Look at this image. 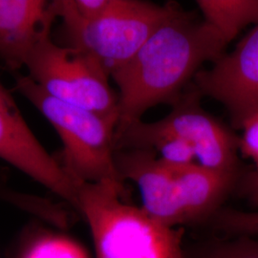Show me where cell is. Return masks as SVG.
Returning <instances> with one entry per match:
<instances>
[{
    "label": "cell",
    "mask_w": 258,
    "mask_h": 258,
    "mask_svg": "<svg viewBox=\"0 0 258 258\" xmlns=\"http://www.w3.org/2000/svg\"><path fill=\"white\" fill-rule=\"evenodd\" d=\"M196 90L222 103L234 127L258 111V25L211 68L194 78Z\"/></svg>",
    "instance_id": "obj_7"
},
{
    "label": "cell",
    "mask_w": 258,
    "mask_h": 258,
    "mask_svg": "<svg viewBox=\"0 0 258 258\" xmlns=\"http://www.w3.org/2000/svg\"><path fill=\"white\" fill-rule=\"evenodd\" d=\"M25 67L28 77L51 97L119 122L118 93L92 56L50 37L35 49Z\"/></svg>",
    "instance_id": "obj_5"
},
{
    "label": "cell",
    "mask_w": 258,
    "mask_h": 258,
    "mask_svg": "<svg viewBox=\"0 0 258 258\" xmlns=\"http://www.w3.org/2000/svg\"><path fill=\"white\" fill-rule=\"evenodd\" d=\"M199 97L197 90L181 96L171 112L157 121L191 148L196 164L236 174L239 137L202 108Z\"/></svg>",
    "instance_id": "obj_8"
},
{
    "label": "cell",
    "mask_w": 258,
    "mask_h": 258,
    "mask_svg": "<svg viewBox=\"0 0 258 258\" xmlns=\"http://www.w3.org/2000/svg\"><path fill=\"white\" fill-rule=\"evenodd\" d=\"M243 189L253 203L258 204V170L249 172L246 176L243 184Z\"/></svg>",
    "instance_id": "obj_18"
},
{
    "label": "cell",
    "mask_w": 258,
    "mask_h": 258,
    "mask_svg": "<svg viewBox=\"0 0 258 258\" xmlns=\"http://www.w3.org/2000/svg\"><path fill=\"white\" fill-rule=\"evenodd\" d=\"M169 166L175 178L187 221L199 219L213 212L228 194L236 177L234 173L212 170L196 163Z\"/></svg>",
    "instance_id": "obj_11"
},
{
    "label": "cell",
    "mask_w": 258,
    "mask_h": 258,
    "mask_svg": "<svg viewBox=\"0 0 258 258\" xmlns=\"http://www.w3.org/2000/svg\"><path fill=\"white\" fill-rule=\"evenodd\" d=\"M239 128L243 131L239 137V150L254 163L258 170V111L243 120Z\"/></svg>",
    "instance_id": "obj_16"
},
{
    "label": "cell",
    "mask_w": 258,
    "mask_h": 258,
    "mask_svg": "<svg viewBox=\"0 0 258 258\" xmlns=\"http://www.w3.org/2000/svg\"><path fill=\"white\" fill-rule=\"evenodd\" d=\"M21 258H88V255L72 240L46 235L34 241Z\"/></svg>",
    "instance_id": "obj_14"
},
{
    "label": "cell",
    "mask_w": 258,
    "mask_h": 258,
    "mask_svg": "<svg viewBox=\"0 0 258 258\" xmlns=\"http://www.w3.org/2000/svg\"><path fill=\"white\" fill-rule=\"evenodd\" d=\"M0 201L11 204L24 212L33 213L37 217L54 225L58 224L63 217V210L60 206L53 203L46 198L15 190L1 181Z\"/></svg>",
    "instance_id": "obj_13"
},
{
    "label": "cell",
    "mask_w": 258,
    "mask_h": 258,
    "mask_svg": "<svg viewBox=\"0 0 258 258\" xmlns=\"http://www.w3.org/2000/svg\"><path fill=\"white\" fill-rule=\"evenodd\" d=\"M227 45L203 19H195L177 7L128 63L111 77L119 97L116 132L142 120L157 104L178 101L200 67L220 58Z\"/></svg>",
    "instance_id": "obj_1"
},
{
    "label": "cell",
    "mask_w": 258,
    "mask_h": 258,
    "mask_svg": "<svg viewBox=\"0 0 258 258\" xmlns=\"http://www.w3.org/2000/svg\"><path fill=\"white\" fill-rule=\"evenodd\" d=\"M218 222L223 230L241 237L258 235V212L228 211L219 215Z\"/></svg>",
    "instance_id": "obj_15"
},
{
    "label": "cell",
    "mask_w": 258,
    "mask_h": 258,
    "mask_svg": "<svg viewBox=\"0 0 258 258\" xmlns=\"http://www.w3.org/2000/svg\"><path fill=\"white\" fill-rule=\"evenodd\" d=\"M212 258H258V241L241 237L224 245Z\"/></svg>",
    "instance_id": "obj_17"
},
{
    "label": "cell",
    "mask_w": 258,
    "mask_h": 258,
    "mask_svg": "<svg viewBox=\"0 0 258 258\" xmlns=\"http://www.w3.org/2000/svg\"><path fill=\"white\" fill-rule=\"evenodd\" d=\"M203 20L229 44L250 24L258 25V0H198Z\"/></svg>",
    "instance_id": "obj_12"
},
{
    "label": "cell",
    "mask_w": 258,
    "mask_h": 258,
    "mask_svg": "<svg viewBox=\"0 0 258 258\" xmlns=\"http://www.w3.org/2000/svg\"><path fill=\"white\" fill-rule=\"evenodd\" d=\"M0 159L77 209V185L28 125L12 94L0 81Z\"/></svg>",
    "instance_id": "obj_6"
},
{
    "label": "cell",
    "mask_w": 258,
    "mask_h": 258,
    "mask_svg": "<svg viewBox=\"0 0 258 258\" xmlns=\"http://www.w3.org/2000/svg\"><path fill=\"white\" fill-rule=\"evenodd\" d=\"M176 9L175 4L116 0L113 8L100 19L89 22L61 21L63 45L92 56L111 79Z\"/></svg>",
    "instance_id": "obj_4"
},
{
    "label": "cell",
    "mask_w": 258,
    "mask_h": 258,
    "mask_svg": "<svg viewBox=\"0 0 258 258\" xmlns=\"http://www.w3.org/2000/svg\"><path fill=\"white\" fill-rule=\"evenodd\" d=\"M116 166L122 180L137 185L142 209L169 228L187 222L171 167L148 149L116 150Z\"/></svg>",
    "instance_id": "obj_9"
},
{
    "label": "cell",
    "mask_w": 258,
    "mask_h": 258,
    "mask_svg": "<svg viewBox=\"0 0 258 258\" xmlns=\"http://www.w3.org/2000/svg\"><path fill=\"white\" fill-rule=\"evenodd\" d=\"M76 185L77 210L90 228L96 258H182L181 231L123 202L122 183Z\"/></svg>",
    "instance_id": "obj_2"
},
{
    "label": "cell",
    "mask_w": 258,
    "mask_h": 258,
    "mask_svg": "<svg viewBox=\"0 0 258 258\" xmlns=\"http://www.w3.org/2000/svg\"><path fill=\"white\" fill-rule=\"evenodd\" d=\"M16 90L55 128L63 146L58 161L75 183H122L115 160L117 120L56 100L28 76L17 79Z\"/></svg>",
    "instance_id": "obj_3"
},
{
    "label": "cell",
    "mask_w": 258,
    "mask_h": 258,
    "mask_svg": "<svg viewBox=\"0 0 258 258\" xmlns=\"http://www.w3.org/2000/svg\"><path fill=\"white\" fill-rule=\"evenodd\" d=\"M56 19L55 1L0 0V59L11 70L25 67Z\"/></svg>",
    "instance_id": "obj_10"
}]
</instances>
